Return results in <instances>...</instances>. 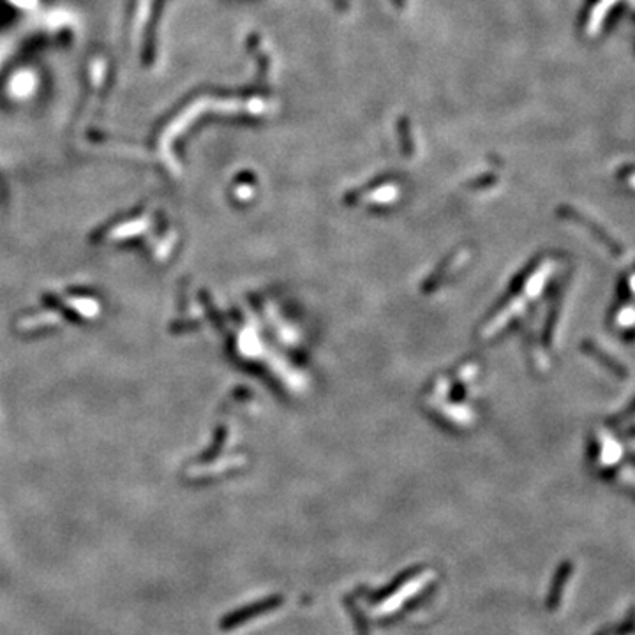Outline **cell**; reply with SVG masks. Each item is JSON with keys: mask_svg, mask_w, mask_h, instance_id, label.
I'll list each match as a JSON object with an SVG mask.
<instances>
[{"mask_svg": "<svg viewBox=\"0 0 635 635\" xmlns=\"http://www.w3.org/2000/svg\"><path fill=\"white\" fill-rule=\"evenodd\" d=\"M600 443H602V457H604V460H607V464L616 463V460L621 457V453H623V449H621L620 443L616 442V437L611 436V434H602Z\"/></svg>", "mask_w": 635, "mask_h": 635, "instance_id": "cell-1", "label": "cell"}, {"mask_svg": "<svg viewBox=\"0 0 635 635\" xmlns=\"http://www.w3.org/2000/svg\"><path fill=\"white\" fill-rule=\"evenodd\" d=\"M621 475H623L625 482L635 483V469H632V468H627V469H623V473H621Z\"/></svg>", "mask_w": 635, "mask_h": 635, "instance_id": "cell-3", "label": "cell"}, {"mask_svg": "<svg viewBox=\"0 0 635 635\" xmlns=\"http://www.w3.org/2000/svg\"><path fill=\"white\" fill-rule=\"evenodd\" d=\"M630 288H632V291H635V278H632V282H630Z\"/></svg>", "mask_w": 635, "mask_h": 635, "instance_id": "cell-4", "label": "cell"}, {"mask_svg": "<svg viewBox=\"0 0 635 635\" xmlns=\"http://www.w3.org/2000/svg\"><path fill=\"white\" fill-rule=\"evenodd\" d=\"M618 323L621 327H630L635 323V309H623L618 316Z\"/></svg>", "mask_w": 635, "mask_h": 635, "instance_id": "cell-2", "label": "cell"}]
</instances>
